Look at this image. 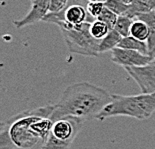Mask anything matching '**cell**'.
<instances>
[{"instance_id":"1","label":"cell","mask_w":155,"mask_h":149,"mask_svg":"<svg viewBox=\"0 0 155 149\" xmlns=\"http://www.w3.org/2000/svg\"><path fill=\"white\" fill-rule=\"evenodd\" d=\"M54 105L24 110L1 124L0 149H34L42 146L54 122Z\"/></svg>"},{"instance_id":"2","label":"cell","mask_w":155,"mask_h":149,"mask_svg":"<svg viewBox=\"0 0 155 149\" xmlns=\"http://www.w3.org/2000/svg\"><path fill=\"white\" fill-rule=\"evenodd\" d=\"M112 95L105 89L88 82L74 83L65 89L61 98L54 104L51 120L75 117L84 121L96 119L110 103Z\"/></svg>"},{"instance_id":"3","label":"cell","mask_w":155,"mask_h":149,"mask_svg":"<svg viewBox=\"0 0 155 149\" xmlns=\"http://www.w3.org/2000/svg\"><path fill=\"white\" fill-rule=\"evenodd\" d=\"M155 112V92L140 95L112 94V100L96 117L98 120L114 116H128L138 120L150 118Z\"/></svg>"},{"instance_id":"4","label":"cell","mask_w":155,"mask_h":149,"mask_svg":"<svg viewBox=\"0 0 155 149\" xmlns=\"http://www.w3.org/2000/svg\"><path fill=\"white\" fill-rule=\"evenodd\" d=\"M91 22H85L78 27H59L69 51L83 56H100V40L95 39L90 33Z\"/></svg>"},{"instance_id":"5","label":"cell","mask_w":155,"mask_h":149,"mask_svg":"<svg viewBox=\"0 0 155 149\" xmlns=\"http://www.w3.org/2000/svg\"><path fill=\"white\" fill-rule=\"evenodd\" d=\"M86 0H70L69 4L60 12H49L43 21L57 25L58 27H78L85 22H93L88 14Z\"/></svg>"},{"instance_id":"6","label":"cell","mask_w":155,"mask_h":149,"mask_svg":"<svg viewBox=\"0 0 155 149\" xmlns=\"http://www.w3.org/2000/svg\"><path fill=\"white\" fill-rule=\"evenodd\" d=\"M111 60L113 63L122 67H143L149 65L154 60L153 57L134 50H128L116 47L111 51Z\"/></svg>"},{"instance_id":"7","label":"cell","mask_w":155,"mask_h":149,"mask_svg":"<svg viewBox=\"0 0 155 149\" xmlns=\"http://www.w3.org/2000/svg\"><path fill=\"white\" fill-rule=\"evenodd\" d=\"M130 77L139 86L143 94L155 92V61L143 67L124 68Z\"/></svg>"},{"instance_id":"8","label":"cell","mask_w":155,"mask_h":149,"mask_svg":"<svg viewBox=\"0 0 155 149\" xmlns=\"http://www.w3.org/2000/svg\"><path fill=\"white\" fill-rule=\"evenodd\" d=\"M50 12V0H35L32 2L29 12L20 20H14L16 28H23L29 25L43 21L46 15Z\"/></svg>"},{"instance_id":"9","label":"cell","mask_w":155,"mask_h":149,"mask_svg":"<svg viewBox=\"0 0 155 149\" xmlns=\"http://www.w3.org/2000/svg\"><path fill=\"white\" fill-rule=\"evenodd\" d=\"M155 11V0H134L129 4L125 16L131 19H135L137 16L145 13Z\"/></svg>"},{"instance_id":"10","label":"cell","mask_w":155,"mask_h":149,"mask_svg":"<svg viewBox=\"0 0 155 149\" xmlns=\"http://www.w3.org/2000/svg\"><path fill=\"white\" fill-rule=\"evenodd\" d=\"M135 19H139V20L145 22L147 26L149 27L150 35L149 38L147 39V45H148V53L151 57H155V11L145 13L137 16Z\"/></svg>"},{"instance_id":"11","label":"cell","mask_w":155,"mask_h":149,"mask_svg":"<svg viewBox=\"0 0 155 149\" xmlns=\"http://www.w3.org/2000/svg\"><path fill=\"white\" fill-rule=\"evenodd\" d=\"M118 47L128 49V50H134L145 55H149L147 42L138 40V39L132 37V36H127V37L122 38L119 44H118Z\"/></svg>"},{"instance_id":"12","label":"cell","mask_w":155,"mask_h":149,"mask_svg":"<svg viewBox=\"0 0 155 149\" xmlns=\"http://www.w3.org/2000/svg\"><path fill=\"white\" fill-rule=\"evenodd\" d=\"M122 38L123 37L115 29L110 30L108 32V34L102 40H100L99 48H98L99 54L105 53L107 51H112L114 48L118 47V44H119Z\"/></svg>"},{"instance_id":"13","label":"cell","mask_w":155,"mask_h":149,"mask_svg":"<svg viewBox=\"0 0 155 149\" xmlns=\"http://www.w3.org/2000/svg\"><path fill=\"white\" fill-rule=\"evenodd\" d=\"M149 27L147 26L146 23L139 20V19H134L133 24L131 26L130 36L138 39V40L147 41V39L149 38Z\"/></svg>"},{"instance_id":"14","label":"cell","mask_w":155,"mask_h":149,"mask_svg":"<svg viewBox=\"0 0 155 149\" xmlns=\"http://www.w3.org/2000/svg\"><path fill=\"white\" fill-rule=\"evenodd\" d=\"M133 21L134 19H131L125 15L118 16L117 22L115 24L114 29L119 33L122 37L130 36V30H131V26L133 24Z\"/></svg>"},{"instance_id":"15","label":"cell","mask_w":155,"mask_h":149,"mask_svg":"<svg viewBox=\"0 0 155 149\" xmlns=\"http://www.w3.org/2000/svg\"><path fill=\"white\" fill-rule=\"evenodd\" d=\"M109 31H110L109 27L102 21H99L96 19V20H94L93 22H91L90 33L95 39H97V40H102V39L108 34Z\"/></svg>"},{"instance_id":"16","label":"cell","mask_w":155,"mask_h":149,"mask_svg":"<svg viewBox=\"0 0 155 149\" xmlns=\"http://www.w3.org/2000/svg\"><path fill=\"white\" fill-rule=\"evenodd\" d=\"M104 5H105V7L108 8L113 13H115L117 16L124 15L125 13L127 12L128 7H129V5L120 1V0H107V1L104 3Z\"/></svg>"},{"instance_id":"17","label":"cell","mask_w":155,"mask_h":149,"mask_svg":"<svg viewBox=\"0 0 155 149\" xmlns=\"http://www.w3.org/2000/svg\"><path fill=\"white\" fill-rule=\"evenodd\" d=\"M117 19H118V16L115 14V13H113L108 8L105 7L101 14L98 16L97 20L105 23V24L109 27L110 30H112V29H114V27H115V24H116V22H117Z\"/></svg>"},{"instance_id":"18","label":"cell","mask_w":155,"mask_h":149,"mask_svg":"<svg viewBox=\"0 0 155 149\" xmlns=\"http://www.w3.org/2000/svg\"><path fill=\"white\" fill-rule=\"evenodd\" d=\"M104 8H105V5H104V3H102V2H88V4L86 6L88 14L90 15V17L93 18L94 20H96L98 18V16L101 14Z\"/></svg>"},{"instance_id":"19","label":"cell","mask_w":155,"mask_h":149,"mask_svg":"<svg viewBox=\"0 0 155 149\" xmlns=\"http://www.w3.org/2000/svg\"><path fill=\"white\" fill-rule=\"evenodd\" d=\"M70 0H50V12H60L69 4Z\"/></svg>"},{"instance_id":"20","label":"cell","mask_w":155,"mask_h":149,"mask_svg":"<svg viewBox=\"0 0 155 149\" xmlns=\"http://www.w3.org/2000/svg\"><path fill=\"white\" fill-rule=\"evenodd\" d=\"M87 2H102V3H105L107 0H86Z\"/></svg>"},{"instance_id":"21","label":"cell","mask_w":155,"mask_h":149,"mask_svg":"<svg viewBox=\"0 0 155 149\" xmlns=\"http://www.w3.org/2000/svg\"><path fill=\"white\" fill-rule=\"evenodd\" d=\"M120 1H122V2H124V3H126V4H131V3H132L134 0H120Z\"/></svg>"},{"instance_id":"22","label":"cell","mask_w":155,"mask_h":149,"mask_svg":"<svg viewBox=\"0 0 155 149\" xmlns=\"http://www.w3.org/2000/svg\"><path fill=\"white\" fill-rule=\"evenodd\" d=\"M30 1H31V2H33V1H35V0H30Z\"/></svg>"},{"instance_id":"23","label":"cell","mask_w":155,"mask_h":149,"mask_svg":"<svg viewBox=\"0 0 155 149\" xmlns=\"http://www.w3.org/2000/svg\"><path fill=\"white\" fill-rule=\"evenodd\" d=\"M154 60H155V57H154Z\"/></svg>"}]
</instances>
